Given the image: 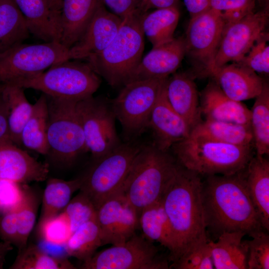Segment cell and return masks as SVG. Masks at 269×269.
Masks as SVG:
<instances>
[{
    "label": "cell",
    "mask_w": 269,
    "mask_h": 269,
    "mask_svg": "<svg viewBox=\"0 0 269 269\" xmlns=\"http://www.w3.org/2000/svg\"><path fill=\"white\" fill-rule=\"evenodd\" d=\"M48 125L47 98L42 94L33 104L31 115L22 130L21 144L42 155H48Z\"/></svg>",
    "instance_id": "obj_27"
},
{
    "label": "cell",
    "mask_w": 269,
    "mask_h": 269,
    "mask_svg": "<svg viewBox=\"0 0 269 269\" xmlns=\"http://www.w3.org/2000/svg\"><path fill=\"white\" fill-rule=\"evenodd\" d=\"M178 0H139L142 11L144 12L150 8H162L176 6Z\"/></svg>",
    "instance_id": "obj_49"
},
{
    "label": "cell",
    "mask_w": 269,
    "mask_h": 269,
    "mask_svg": "<svg viewBox=\"0 0 269 269\" xmlns=\"http://www.w3.org/2000/svg\"><path fill=\"white\" fill-rule=\"evenodd\" d=\"M152 241L134 235L125 242L105 249L83 262V269H167Z\"/></svg>",
    "instance_id": "obj_12"
},
{
    "label": "cell",
    "mask_w": 269,
    "mask_h": 269,
    "mask_svg": "<svg viewBox=\"0 0 269 269\" xmlns=\"http://www.w3.org/2000/svg\"><path fill=\"white\" fill-rule=\"evenodd\" d=\"M185 55L184 37L174 38L168 42L152 47L142 58L127 83L152 78L168 77L179 67Z\"/></svg>",
    "instance_id": "obj_18"
},
{
    "label": "cell",
    "mask_w": 269,
    "mask_h": 269,
    "mask_svg": "<svg viewBox=\"0 0 269 269\" xmlns=\"http://www.w3.org/2000/svg\"><path fill=\"white\" fill-rule=\"evenodd\" d=\"M49 165L37 161L9 138L0 140V179L19 184L45 180Z\"/></svg>",
    "instance_id": "obj_17"
},
{
    "label": "cell",
    "mask_w": 269,
    "mask_h": 269,
    "mask_svg": "<svg viewBox=\"0 0 269 269\" xmlns=\"http://www.w3.org/2000/svg\"><path fill=\"white\" fill-rule=\"evenodd\" d=\"M171 148L178 164L206 176L238 173L254 156L253 145H237L189 137Z\"/></svg>",
    "instance_id": "obj_5"
},
{
    "label": "cell",
    "mask_w": 269,
    "mask_h": 269,
    "mask_svg": "<svg viewBox=\"0 0 269 269\" xmlns=\"http://www.w3.org/2000/svg\"><path fill=\"white\" fill-rule=\"evenodd\" d=\"M62 212L69 222L72 232L84 223L96 219V208L81 191L71 199Z\"/></svg>",
    "instance_id": "obj_39"
},
{
    "label": "cell",
    "mask_w": 269,
    "mask_h": 269,
    "mask_svg": "<svg viewBox=\"0 0 269 269\" xmlns=\"http://www.w3.org/2000/svg\"><path fill=\"white\" fill-rule=\"evenodd\" d=\"M35 193L28 187L24 188L23 198L16 207L17 244L18 251L27 246V243L36 218L38 201Z\"/></svg>",
    "instance_id": "obj_36"
},
{
    "label": "cell",
    "mask_w": 269,
    "mask_h": 269,
    "mask_svg": "<svg viewBox=\"0 0 269 269\" xmlns=\"http://www.w3.org/2000/svg\"><path fill=\"white\" fill-rule=\"evenodd\" d=\"M125 198L119 193L104 201L97 209L96 221L99 226L102 245L113 244Z\"/></svg>",
    "instance_id": "obj_37"
},
{
    "label": "cell",
    "mask_w": 269,
    "mask_h": 269,
    "mask_svg": "<svg viewBox=\"0 0 269 269\" xmlns=\"http://www.w3.org/2000/svg\"><path fill=\"white\" fill-rule=\"evenodd\" d=\"M255 0H211L210 8L221 12L225 24L237 22L254 11Z\"/></svg>",
    "instance_id": "obj_42"
},
{
    "label": "cell",
    "mask_w": 269,
    "mask_h": 269,
    "mask_svg": "<svg viewBox=\"0 0 269 269\" xmlns=\"http://www.w3.org/2000/svg\"><path fill=\"white\" fill-rule=\"evenodd\" d=\"M47 96L49 155L55 162L70 166L88 152L76 109L78 101Z\"/></svg>",
    "instance_id": "obj_8"
},
{
    "label": "cell",
    "mask_w": 269,
    "mask_h": 269,
    "mask_svg": "<svg viewBox=\"0 0 269 269\" xmlns=\"http://www.w3.org/2000/svg\"><path fill=\"white\" fill-rule=\"evenodd\" d=\"M176 6L158 8L145 13L141 26L145 35L152 45L156 47L174 39V33L179 19Z\"/></svg>",
    "instance_id": "obj_29"
},
{
    "label": "cell",
    "mask_w": 269,
    "mask_h": 269,
    "mask_svg": "<svg viewBox=\"0 0 269 269\" xmlns=\"http://www.w3.org/2000/svg\"><path fill=\"white\" fill-rule=\"evenodd\" d=\"M11 269H75L67 259L51 256L38 246L31 244L18 252L10 267Z\"/></svg>",
    "instance_id": "obj_35"
},
{
    "label": "cell",
    "mask_w": 269,
    "mask_h": 269,
    "mask_svg": "<svg viewBox=\"0 0 269 269\" xmlns=\"http://www.w3.org/2000/svg\"><path fill=\"white\" fill-rule=\"evenodd\" d=\"M246 186L263 228L269 231V161L254 155L244 171Z\"/></svg>",
    "instance_id": "obj_23"
},
{
    "label": "cell",
    "mask_w": 269,
    "mask_h": 269,
    "mask_svg": "<svg viewBox=\"0 0 269 269\" xmlns=\"http://www.w3.org/2000/svg\"><path fill=\"white\" fill-rule=\"evenodd\" d=\"M141 146L132 141L122 143L94 160L93 166L82 176L79 190L89 198L96 209L104 201L120 193Z\"/></svg>",
    "instance_id": "obj_9"
},
{
    "label": "cell",
    "mask_w": 269,
    "mask_h": 269,
    "mask_svg": "<svg viewBox=\"0 0 269 269\" xmlns=\"http://www.w3.org/2000/svg\"><path fill=\"white\" fill-rule=\"evenodd\" d=\"M245 169L229 175H208L202 181L201 199L207 235L217 239L224 232L249 235L264 230L246 188Z\"/></svg>",
    "instance_id": "obj_1"
},
{
    "label": "cell",
    "mask_w": 269,
    "mask_h": 269,
    "mask_svg": "<svg viewBox=\"0 0 269 269\" xmlns=\"http://www.w3.org/2000/svg\"><path fill=\"white\" fill-rule=\"evenodd\" d=\"M211 77L228 97L241 102L257 97L265 82L256 72L236 62L216 69Z\"/></svg>",
    "instance_id": "obj_19"
},
{
    "label": "cell",
    "mask_w": 269,
    "mask_h": 269,
    "mask_svg": "<svg viewBox=\"0 0 269 269\" xmlns=\"http://www.w3.org/2000/svg\"><path fill=\"white\" fill-rule=\"evenodd\" d=\"M27 30L45 42H60V14L50 10L45 0H14Z\"/></svg>",
    "instance_id": "obj_22"
},
{
    "label": "cell",
    "mask_w": 269,
    "mask_h": 269,
    "mask_svg": "<svg viewBox=\"0 0 269 269\" xmlns=\"http://www.w3.org/2000/svg\"><path fill=\"white\" fill-rule=\"evenodd\" d=\"M168 77L127 83L111 101L126 142L133 141L148 128L152 111Z\"/></svg>",
    "instance_id": "obj_7"
},
{
    "label": "cell",
    "mask_w": 269,
    "mask_h": 269,
    "mask_svg": "<svg viewBox=\"0 0 269 269\" xmlns=\"http://www.w3.org/2000/svg\"><path fill=\"white\" fill-rule=\"evenodd\" d=\"M23 195L24 188L19 183L0 179V212L4 213L16 208Z\"/></svg>",
    "instance_id": "obj_45"
},
{
    "label": "cell",
    "mask_w": 269,
    "mask_h": 269,
    "mask_svg": "<svg viewBox=\"0 0 269 269\" xmlns=\"http://www.w3.org/2000/svg\"><path fill=\"white\" fill-rule=\"evenodd\" d=\"M211 0H184L190 18L205 12L210 8Z\"/></svg>",
    "instance_id": "obj_48"
},
{
    "label": "cell",
    "mask_w": 269,
    "mask_h": 269,
    "mask_svg": "<svg viewBox=\"0 0 269 269\" xmlns=\"http://www.w3.org/2000/svg\"><path fill=\"white\" fill-rule=\"evenodd\" d=\"M101 80L88 63L67 60L15 84L47 96L79 101L92 96Z\"/></svg>",
    "instance_id": "obj_6"
},
{
    "label": "cell",
    "mask_w": 269,
    "mask_h": 269,
    "mask_svg": "<svg viewBox=\"0 0 269 269\" xmlns=\"http://www.w3.org/2000/svg\"><path fill=\"white\" fill-rule=\"evenodd\" d=\"M138 218L136 210L125 200L116 228L112 245L122 244L135 234V231L139 226Z\"/></svg>",
    "instance_id": "obj_43"
},
{
    "label": "cell",
    "mask_w": 269,
    "mask_h": 269,
    "mask_svg": "<svg viewBox=\"0 0 269 269\" xmlns=\"http://www.w3.org/2000/svg\"><path fill=\"white\" fill-rule=\"evenodd\" d=\"M200 106L206 119L250 126L251 110L228 97L215 81L203 91Z\"/></svg>",
    "instance_id": "obj_20"
},
{
    "label": "cell",
    "mask_w": 269,
    "mask_h": 269,
    "mask_svg": "<svg viewBox=\"0 0 269 269\" xmlns=\"http://www.w3.org/2000/svg\"><path fill=\"white\" fill-rule=\"evenodd\" d=\"M82 182V176L71 180L55 178L49 179L43 194L39 222L61 212L71 200L73 194L79 190Z\"/></svg>",
    "instance_id": "obj_31"
},
{
    "label": "cell",
    "mask_w": 269,
    "mask_h": 269,
    "mask_svg": "<svg viewBox=\"0 0 269 269\" xmlns=\"http://www.w3.org/2000/svg\"><path fill=\"white\" fill-rule=\"evenodd\" d=\"M1 93L8 106V128L9 139L21 145L22 130L30 117L33 105L27 99L23 88L13 84L3 85Z\"/></svg>",
    "instance_id": "obj_30"
},
{
    "label": "cell",
    "mask_w": 269,
    "mask_h": 269,
    "mask_svg": "<svg viewBox=\"0 0 269 269\" xmlns=\"http://www.w3.org/2000/svg\"><path fill=\"white\" fill-rule=\"evenodd\" d=\"M167 79L152 111L148 126L153 134L152 144L164 151H168L174 144L188 138L191 130L168 101L166 94Z\"/></svg>",
    "instance_id": "obj_16"
},
{
    "label": "cell",
    "mask_w": 269,
    "mask_h": 269,
    "mask_svg": "<svg viewBox=\"0 0 269 269\" xmlns=\"http://www.w3.org/2000/svg\"><path fill=\"white\" fill-rule=\"evenodd\" d=\"M251 110L250 127L256 154H269V86L265 81L261 93Z\"/></svg>",
    "instance_id": "obj_33"
},
{
    "label": "cell",
    "mask_w": 269,
    "mask_h": 269,
    "mask_svg": "<svg viewBox=\"0 0 269 269\" xmlns=\"http://www.w3.org/2000/svg\"><path fill=\"white\" fill-rule=\"evenodd\" d=\"M8 112L7 103L1 92L0 93V140L9 138L8 128Z\"/></svg>",
    "instance_id": "obj_47"
},
{
    "label": "cell",
    "mask_w": 269,
    "mask_h": 269,
    "mask_svg": "<svg viewBox=\"0 0 269 269\" xmlns=\"http://www.w3.org/2000/svg\"><path fill=\"white\" fill-rule=\"evenodd\" d=\"M200 175L178 164L161 199L175 240V251L170 258L173 265L209 241L201 203L202 181Z\"/></svg>",
    "instance_id": "obj_2"
},
{
    "label": "cell",
    "mask_w": 269,
    "mask_h": 269,
    "mask_svg": "<svg viewBox=\"0 0 269 269\" xmlns=\"http://www.w3.org/2000/svg\"><path fill=\"white\" fill-rule=\"evenodd\" d=\"M172 266L178 269H213V261L209 241L195 248Z\"/></svg>",
    "instance_id": "obj_44"
},
{
    "label": "cell",
    "mask_w": 269,
    "mask_h": 269,
    "mask_svg": "<svg viewBox=\"0 0 269 269\" xmlns=\"http://www.w3.org/2000/svg\"><path fill=\"white\" fill-rule=\"evenodd\" d=\"M265 230L253 232L246 240L248 247L247 269H269V236Z\"/></svg>",
    "instance_id": "obj_40"
},
{
    "label": "cell",
    "mask_w": 269,
    "mask_h": 269,
    "mask_svg": "<svg viewBox=\"0 0 269 269\" xmlns=\"http://www.w3.org/2000/svg\"><path fill=\"white\" fill-rule=\"evenodd\" d=\"M144 13L136 12L123 19L109 45L87 59L93 70L111 86L126 84L142 59L144 35L141 20Z\"/></svg>",
    "instance_id": "obj_4"
},
{
    "label": "cell",
    "mask_w": 269,
    "mask_h": 269,
    "mask_svg": "<svg viewBox=\"0 0 269 269\" xmlns=\"http://www.w3.org/2000/svg\"><path fill=\"white\" fill-rule=\"evenodd\" d=\"M178 166L168 151L141 145L120 193L137 212L160 201Z\"/></svg>",
    "instance_id": "obj_3"
},
{
    "label": "cell",
    "mask_w": 269,
    "mask_h": 269,
    "mask_svg": "<svg viewBox=\"0 0 269 269\" xmlns=\"http://www.w3.org/2000/svg\"><path fill=\"white\" fill-rule=\"evenodd\" d=\"M246 233L243 231L224 232L216 242L209 240L214 268L247 269L248 247L242 241Z\"/></svg>",
    "instance_id": "obj_25"
},
{
    "label": "cell",
    "mask_w": 269,
    "mask_h": 269,
    "mask_svg": "<svg viewBox=\"0 0 269 269\" xmlns=\"http://www.w3.org/2000/svg\"><path fill=\"white\" fill-rule=\"evenodd\" d=\"M123 19L107 10L104 4L96 10L80 39L69 48L70 59H87L103 51L117 33Z\"/></svg>",
    "instance_id": "obj_15"
},
{
    "label": "cell",
    "mask_w": 269,
    "mask_h": 269,
    "mask_svg": "<svg viewBox=\"0 0 269 269\" xmlns=\"http://www.w3.org/2000/svg\"><path fill=\"white\" fill-rule=\"evenodd\" d=\"M70 60L69 48L59 42L17 44L0 53V85L15 84Z\"/></svg>",
    "instance_id": "obj_10"
},
{
    "label": "cell",
    "mask_w": 269,
    "mask_h": 269,
    "mask_svg": "<svg viewBox=\"0 0 269 269\" xmlns=\"http://www.w3.org/2000/svg\"><path fill=\"white\" fill-rule=\"evenodd\" d=\"M28 33L14 0H0V53L22 43Z\"/></svg>",
    "instance_id": "obj_32"
},
{
    "label": "cell",
    "mask_w": 269,
    "mask_h": 269,
    "mask_svg": "<svg viewBox=\"0 0 269 269\" xmlns=\"http://www.w3.org/2000/svg\"><path fill=\"white\" fill-rule=\"evenodd\" d=\"M114 13L121 18L136 12H143L139 0H102Z\"/></svg>",
    "instance_id": "obj_46"
},
{
    "label": "cell",
    "mask_w": 269,
    "mask_h": 269,
    "mask_svg": "<svg viewBox=\"0 0 269 269\" xmlns=\"http://www.w3.org/2000/svg\"><path fill=\"white\" fill-rule=\"evenodd\" d=\"M189 137L237 145L254 144L250 125L208 119L195 126Z\"/></svg>",
    "instance_id": "obj_26"
},
{
    "label": "cell",
    "mask_w": 269,
    "mask_h": 269,
    "mask_svg": "<svg viewBox=\"0 0 269 269\" xmlns=\"http://www.w3.org/2000/svg\"><path fill=\"white\" fill-rule=\"evenodd\" d=\"M102 0H63L60 43L70 48L81 37Z\"/></svg>",
    "instance_id": "obj_24"
},
{
    "label": "cell",
    "mask_w": 269,
    "mask_h": 269,
    "mask_svg": "<svg viewBox=\"0 0 269 269\" xmlns=\"http://www.w3.org/2000/svg\"><path fill=\"white\" fill-rule=\"evenodd\" d=\"M225 24L221 12L211 8L190 18L184 37L186 55L197 65L202 76H208Z\"/></svg>",
    "instance_id": "obj_14"
},
{
    "label": "cell",
    "mask_w": 269,
    "mask_h": 269,
    "mask_svg": "<svg viewBox=\"0 0 269 269\" xmlns=\"http://www.w3.org/2000/svg\"><path fill=\"white\" fill-rule=\"evenodd\" d=\"M269 21L268 9L248 14L241 20L225 24L219 45L208 76L230 61L239 62L265 32Z\"/></svg>",
    "instance_id": "obj_13"
},
{
    "label": "cell",
    "mask_w": 269,
    "mask_h": 269,
    "mask_svg": "<svg viewBox=\"0 0 269 269\" xmlns=\"http://www.w3.org/2000/svg\"><path fill=\"white\" fill-rule=\"evenodd\" d=\"M45 0L51 11L55 13H61V9L63 0Z\"/></svg>",
    "instance_id": "obj_51"
},
{
    "label": "cell",
    "mask_w": 269,
    "mask_h": 269,
    "mask_svg": "<svg viewBox=\"0 0 269 269\" xmlns=\"http://www.w3.org/2000/svg\"><path fill=\"white\" fill-rule=\"evenodd\" d=\"M12 249V246L10 243L0 242V269H2L6 254Z\"/></svg>",
    "instance_id": "obj_50"
},
{
    "label": "cell",
    "mask_w": 269,
    "mask_h": 269,
    "mask_svg": "<svg viewBox=\"0 0 269 269\" xmlns=\"http://www.w3.org/2000/svg\"><path fill=\"white\" fill-rule=\"evenodd\" d=\"M76 109L87 151L91 153L94 160L121 144L111 101L92 96L78 101Z\"/></svg>",
    "instance_id": "obj_11"
},
{
    "label": "cell",
    "mask_w": 269,
    "mask_h": 269,
    "mask_svg": "<svg viewBox=\"0 0 269 269\" xmlns=\"http://www.w3.org/2000/svg\"><path fill=\"white\" fill-rule=\"evenodd\" d=\"M269 34L264 32L255 42L247 54L238 63L255 72L269 73Z\"/></svg>",
    "instance_id": "obj_41"
},
{
    "label": "cell",
    "mask_w": 269,
    "mask_h": 269,
    "mask_svg": "<svg viewBox=\"0 0 269 269\" xmlns=\"http://www.w3.org/2000/svg\"><path fill=\"white\" fill-rule=\"evenodd\" d=\"M166 94L172 108L191 129L202 121L197 90L191 76L179 73L168 78Z\"/></svg>",
    "instance_id": "obj_21"
},
{
    "label": "cell",
    "mask_w": 269,
    "mask_h": 269,
    "mask_svg": "<svg viewBox=\"0 0 269 269\" xmlns=\"http://www.w3.org/2000/svg\"><path fill=\"white\" fill-rule=\"evenodd\" d=\"M3 87V85H0V93L1 92Z\"/></svg>",
    "instance_id": "obj_52"
},
{
    "label": "cell",
    "mask_w": 269,
    "mask_h": 269,
    "mask_svg": "<svg viewBox=\"0 0 269 269\" xmlns=\"http://www.w3.org/2000/svg\"><path fill=\"white\" fill-rule=\"evenodd\" d=\"M101 246L96 219L84 223L73 231L64 246L68 255L84 262L90 259Z\"/></svg>",
    "instance_id": "obj_34"
},
{
    "label": "cell",
    "mask_w": 269,
    "mask_h": 269,
    "mask_svg": "<svg viewBox=\"0 0 269 269\" xmlns=\"http://www.w3.org/2000/svg\"><path fill=\"white\" fill-rule=\"evenodd\" d=\"M138 223L144 237L166 248L170 252V258L175 251V240L161 200L141 211Z\"/></svg>",
    "instance_id": "obj_28"
},
{
    "label": "cell",
    "mask_w": 269,
    "mask_h": 269,
    "mask_svg": "<svg viewBox=\"0 0 269 269\" xmlns=\"http://www.w3.org/2000/svg\"><path fill=\"white\" fill-rule=\"evenodd\" d=\"M38 231L40 237L46 243L55 246H64L72 233L62 211L39 222Z\"/></svg>",
    "instance_id": "obj_38"
}]
</instances>
